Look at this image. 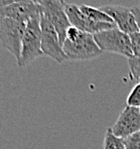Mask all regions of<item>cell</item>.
I'll list each match as a JSON object with an SVG mask.
<instances>
[{
    "instance_id": "5bb4252c",
    "label": "cell",
    "mask_w": 140,
    "mask_h": 149,
    "mask_svg": "<svg viewBox=\"0 0 140 149\" xmlns=\"http://www.w3.org/2000/svg\"><path fill=\"white\" fill-rule=\"evenodd\" d=\"M126 104H127V106L130 107L140 108V83L135 85L134 88L131 90L130 94L127 97Z\"/></svg>"
},
{
    "instance_id": "2e32d148",
    "label": "cell",
    "mask_w": 140,
    "mask_h": 149,
    "mask_svg": "<svg viewBox=\"0 0 140 149\" xmlns=\"http://www.w3.org/2000/svg\"><path fill=\"white\" fill-rule=\"evenodd\" d=\"M129 36H130L133 56L140 58V31L134 32V33L129 34Z\"/></svg>"
},
{
    "instance_id": "8fae6325",
    "label": "cell",
    "mask_w": 140,
    "mask_h": 149,
    "mask_svg": "<svg viewBox=\"0 0 140 149\" xmlns=\"http://www.w3.org/2000/svg\"><path fill=\"white\" fill-rule=\"evenodd\" d=\"M80 11L87 17L90 20L95 21V22H109V23H114L113 19L109 16L107 13L102 11L100 8H95L89 5H82L79 6Z\"/></svg>"
},
{
    "instance_id": "6da1fadb",
    "label": "cell",
    "mask_w": 140,
    "mask_h": 149,
    "mask_svg": "<svg viewBox=\"0 0 140 149\" xmlns=\"http://www.w3.org/2000/svg\"><path fill=\"white\" fill-rule=\"evenodd\" d=\"M41 50V30H40V15L29 19L26 22L24 36L21 45L20 58L17 65L24 68L30 65L36 58L42 56Z\"/></svg>"
},
{
    "instance_id": "9c48e42d",
    "label": "cell",
    "mask_w": 140,
    "mask_h": 149,
    "mask_svg": "<svg viewBox=\"0 0 140 149\" xmlns=\"http://www.w3.org/2000/svg\"><path fill=\"white\" fill-rule=\"evenodd\" d=\"M40 15V5L28 0H22L0 8V17L10 18L26 23L29 19Z\"/></svg>"
},
{
    "instance_id": "d6986e66",
    "label": "cell",
    "mask_w": 140,
    "mask_h": 149,
    "mask_svg": "<svg viewBox=\"0 0 140 149\" xmlns=\"http://www.w3.org/2000/svg\"><path fill=\"white\" fill-rule=\"evenodd\" d=\"M28 1H31L36 4H41V2H42L43 0H28Z\"/></svg>"
},
{
    "instance_id": "52a82bcc",
    "label": "cell",
    "mask_w": 140,
    "mask_h": 149,
    "mask_svg": "<svg viewBox=\"0 0 140 149\" xmlns=\"http://www.w3.org/2000/svg\"><path fill=\"white\" fill-rule=\"evenodd\" d=\"M65 11L70 20L72 26H75L81 31L87 32L90 34H96L100 31L116 27L115 23L109 22H95L87 18L79 9V6L76 4H65Z\"/></svg>"
},
{
    "instance_id": "ac0fdd59",
    "label": "cell",
    "mask_w": 140,
    "mask_h": 149,
    "mask_svg": "<svg viewBox=\"0 0 140 149\" xmlns=\"http://www.w3.org/2000/svg\"><path fill=\"white\" fill-rule=\"evenodd\" d=\"M18 1H22V0H0V8L1 7H5V6H8L12 3H15V2Z\"/></svg>"
},
{
    "instance_id": "9a60e30c",
    "label": "cell",
    "mask_w": 140,
    "mask_h": 149,
    "mask_svg": "<svg viewBox=\"0 0 140 149\" xmlns=\"http://www.w3.org/2000/svg\"><path fill=\"white\" fill-rule=\"evenodd\" d=\"M126 149H140V131L124 139Z\"/></svg>"
},
{
    "instance_id": "4fadbf2b",
    "label": "cell",
    "mask_w": 140,
    "mask_h": 149,
    "mask_svg": "<svg viewBox=\"0 0 140 149\" xmlns=\"http://www.w3.org/2000/svg\"><path fill=\"white\" fill-rule=\"evenodd\" d=\"M128 67L130 71V76L133 81L139 84L140 83V58L131 56L128 58Z\"/></svg>"
},
{
    "instance_id": "277c9868",
    "label": "cell",
    "mask_w": 140,
    "mask_h": 149,
    "mask_svg": "<svg viewBox=\"0 0 140 149\" xmlns=\"http://www.w3.org/2000/svg\"><path fill=\"white\" fill-rule=\"evenodd\" d=\"M26 23L10 18L0 17V42L2 47L10 52L18 62L20 58L21 45L24 36Z\"/></svg>"
},
{
    "instance_id": "8992f818",
    "label": "cell",
    "mask_w": 140,
    "mask_h": 149,
    "mask_svg": "<svg viewBox=\"0 0 140 149\" xmlns=\"http://www.w3.org/2000/svg\"><path fill=\"white\" fill-rule=\"evenodd\" d=\"M40 30H41V50L43 56L54 60L56 63H62L67 61L63 47L60 42L59 34L52 23L40 14Z\"/></svg>"
},
{
    "instance_id": "ffe728a7",
    "label": "cell",
    "mask_w": 140,
    "mask_h": 149,
    "mask_svg": "<svg viewBox=\"0 0 140 149\" xmlns=\"http://www.w3.org/2000/svg\"><path fill=\"white\" fill-rule=\"evenodd\" d=\"M56 1H59V2H62V3L65 4V0H56Z\"/></svg>"
},
{
    "instance_id": "ba28073f",
    "label": "cell",
    "mask_w": 140,
    "mask_h": 149,
    "mask_svg": "<svg viewBox=\"0 0 140 149\" xmlns=\"http://www.w3.org/2000/svg\"><path fill=\"white\" fill-rule=\"evenodd\" d=\"M111 129L116 136L122 139L140 131V108L126 106Z\"/></svg>"
},
{
    "instance_id": "30bf717a",
    "label": "cell",
    "mask_w": 140,
    "mask_h": 149,
    "mask_svg": "<svg viewBox=\"0 0 140 149\" xmlns=\"http://www.w3.org/2000/svg\"><path fill=\"white\" fill-rule=\"evenodd\" d=\"M100 9L107 13L113 19L116 27L121 31L127 34H132L139 31L131 8L120 5H106Z\"/></svg>"
},
{
    "instance_id": "e0dca14e",
    "label": "cell",
    "mask_w": 140,
    "mask_h": 149,
    "mask_svg": "<svg viewBox=\"0 0 140 149\" xmlns=\"http://www.w3.org/2000/svg\"><path fill=\"white\" fill-rule=\"evenodd\" d=\"M131 10H132V13L134 15L137 26H138V29L140 31V6H135V7L131 8Z\"/></svg>"
},
{
    "instance_id": "7c38bea8",
    "label": "cell",
    "mask_w": 140,
    "mask_h": 149,
    "mask_svg": "<svg viewBox=\"0 0 140 149\" xmlns=\"http://www.w3.org/2000/svg\"><path fill=\"white\" fill-rule=\"evenodd\" d=\"M103 147L104 149H126L124 139L116 136L111 128H108L106 131Z\"/></svg>"
},
{
    "instance_id": "7a4b0ae2",
    "label": "cell",
    "mask_w": 140,
    "mask_h": 149,
    "mask_svg": "<svg viewBox=\"0 0 140 149\" xmlns=\"http://www.w3.org/2000/svg\"><path fill=\"white\" fill-rule=\"evenodd\" d=\"M63 49L70 61H89L103 54L93 34L84 31H81L74 40L65 39L63 43Z\"/></svg>"
},
{
    "instance_id": "3957f363",
    "label": "cell",
    "mask_w": 140,
    "mask_h": 149,
    "mask_svg": "<svg viewBox=\"0 0 140 149\" xmlns=\"http://www.w3.org/2000/svg\"><path fill=\"white\" fill-rule=\"evenodd\" d=\"M94 39L102 52L121 54L126 58L133 56L130 36L117 27L103 30L94 34Z\"/></svg>"
},
{
    "instance_id": "5b68a950",
    "label": "cell",
    "mask_w": 140,
    "mask_h": 149,
    "mask_svg": "<svg viewBox=\"0 0 140 149\" xmlns=\"http://www.w3.org/2000/svg\"><path fill=\"white\" fill-rule=\"evenodd\" d=\"M39 5H40V14L43 15L54 27L63 47V43L65 40L67 30L71 26L67 13L65 11V3L64 4L56 0H43Z\"/></svg>"
}]
</instances>
